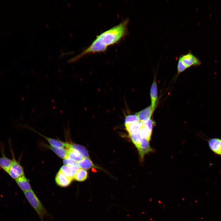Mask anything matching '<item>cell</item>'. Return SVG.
I'll return each instance as SVG.
<instances>
[{"mask_svg":"<svg viewBox=\"0 0 221 221\" xmlns=\"http://www.w3.org/2000/svg\"><path fill=\"white\" fill-rule=\"evenodd\" d=\"M129 22V19L126 18L97 35L88 47L81 53L69 59L68 62H74L87 54L104 52L109 46L118 43L128 34Z\"/></svg>","mask_w":221,"mask_h":221,"instance_id":"obj_1","label":"cell"},{"mask_svg":"<svg viewBox=\"0 0 221 221\" xmlns=\"http://www.w3.org/2000/svg\"><path fill=\"white\" fill-rule=\"evenodd\" d=\"M25 195L31 206L35 210L42 221L47 216L48 213L45 209L32 189L24 192Z\"/></svg>","mask_w":221,"mask_h":221,"instance_id":"obj_2","label":"cell"},{"mask_svg":"<svg viewBox=\"0 0 221 221\" xmlns=\"http://www.w3.org/2000/svg\"><path fill=\"white\" fill-rule=\"evenodd\" d=\"M10 151L12 154V158L11 159V165L6 173L12 178L16 179L18 177L25 175L23 168L19 161L16 159L11 145H10Z\"/></svg>","mask_w":221,"mask_h":221,"instance_id":"obj_3","label":"cell"},{"mask_svg":"<svg viewBox=\"0 0 221 221\" xmlns=\"http://www.w3.org/2000/svg\"><path fill=\"white\" fill-rule=\"evenodd\" d=\"M179 59L182 61L188 68L192 66L200 65L201 64L200 60L194 55L191 51H189L185 54L181 55L179 56Z\"/></svg>","mask_w":221,"mask_h":221,"instance_id":"obj_4","label":"cell"},{"mask_svg":"<svg viewBox=\"0 0 221 221\" xmlns=\"http://www.w3.org/2000/svg\"><path fill=\"white\" fill-rule=\"evenodd\" d=\"M209 147L215 154L221 157V138H213L208 140Z\"/></svg>","mask_w":221,"mask_h":221,"instance_id":"obj_5","label":"cell"},{"mask_svg":"<svg viewBox=\"0 0 221 221\" xmlns=\"http://www.w3.org/2000/svg\"><path fill=\"white\" fill-rule=\"evenodd\" d=\"M137 148L142 159H143L146 154L153 151L150 145L149 141L144 138L142 139Z\"/></svg>","mask_w":221,"mask_h":221,"instance_id":"obj_6","label":"cell"},{"mask_svg":"<svg viewBox=\"0 0 221 221\" xmlns=\"http://www.w3.org/2000/svg\"><path fill=\"white\" fill-rule=\"evenodd\" d=\"M73 180L65 176L60 170L57 173L55 177V180L57 184L62 187L68 186Z\"/></svg>","mask_w":221,"mask_h":221,"instance_id":"obj_7","label":"cell"},{"mask_svg":"<svg viewBox=\"0 0 221 221\" xmlns=\"http://www.w3.org/2000/svg\"><path fill=\"white\" fill-rule=\"evenodd\" d=\"M154 112L151 106H149L137 113L135 115L139 120L142 123L145 122L151 118Z\"/></svg>","mask_w":221,"mask_h":221,"instance_id":"obj_8","label":"cell"},{"mask_svg":"<svg viewBox=\"0 0 221 221\" xmlns=\"http://www.w3.org/2000/svg\"><path fill=\"white\" fill-rule=\"evenodd\" d=\"M0 151L2 157H0V167L6 172L11 165L12 160L6 156L2 144L1 145Z\"/></svg>","mask_w":221,"mask_h":221,"instance_id":"obj_9","label":"cell"},{"mask_svg":"<svg viewBox=\"0 0 221 221\" xmlns=\"http://www.w3.org/2000/svg\"><path fill=\"white\" fill-rule=\"evenodd\" d=\"M151 107L154 111L157 99V88L156 79L154 78L150 90Z\"/></svg>","mask_w":221,"mask_h":221,"instance_id":"obj_10","label":"cell"},{"mask_svg":"<svg viewBox=\"0 0 221 221\" xmlns=\"http://www.w3.org/2000/svg\"><path fill=\"white\" fill-rule=\"evenodd\" d=\"M15 180L18 186L23 192L32 189L29 181L25 175L18 177Z\"/></svg>","mask_w":221,"mask_h":221,"instance_id":"obj_11","label":"cell"},{"mask_svg":"<svg viewBox=\"0 0 221 221\" xmlns=\"http://www.w3.org/2000/svg\"><path fill=\"white\" fill-rule=\"evenodd\" d=\"M67 143V148L70 147L76 150L82 155L83 158H90L88 152L84 146L76 144L69 143Z\"/></svg>","mask_w":221,"mask_h":221,"instance_id":"obj_12","label":"cell"},{"mask_svg":"<svg viewBox=\"0 0 221 221\" xmlns=\"http://www.w3.org/2000/svg\"><path fill=\"white\" fill-rule=\"evenodd\" d=\"M66 149L68 157L77 162L84 158L75 149L70 147L67 148Z\"/></svg>","mask_w":221,"mask_h":221,"instance_id":"obj_13","label":"cell"},{"mask_svg":"<svg viewBox=\"0 0 221 221\" xmlns=\"http://www.w3.org/2000/svg\"><path fill=\"white\" fill-rule=\"evenodd\" d=\"M38 134L43 137L49 143L51 146L53 147L56 148H67V143L46 137L40 133H38Z\"/></svg>","mask_w":221,"mask_h":221,"instance_id":"obj_14","label":"cell"},{"mask_svg":"<svg viewBox=\"0 0 221 221\" xmlns=\"http://www.w3.org/2000/svg\"><path fill=\"white\" fill-rule=\"evenodd\" d=\"M77 164L80 169L88 170L93 167L97 168L95 165L90 158H84L82 160L77 162Z\"/></svg>","mask_w":221,"mask_h":221,"instance_id":"obj_15","label":"cell"},{"mask_svg":"<svg viewBox=\"0 0 221 221\" xmlns=\"http://www.w3.org/2000/svg\"><path fill=\"white\" fill-rule=\"evenodd\" d=\"M126 129L129 134L139 130L143 126L142 122L139 121L129 123H125Z\"/></svg>","mask_w":221,"mask_h":221,"instance_id":"obj_16","label":"cell"},{"mask_svg":"<svg viewBox=\"0 0 221 221\" xmlns=\"http://www.w3.org/2000/svg\"><path fill=\"white\" fill-rule=\"evenodd\" d=\"M88 173L84 169H79L75 174L73 179L82 182L85 180L87 178Z\"/></svg>","mask_w":221,"mask_h":221,"instance_id":"obj_17","label":"cell"},{"mask_svg":"<svg viewBox=\"0 0 221 221\" xmlns=\"http://www.w3.org/2000/svg\"><path fill=\"white\" fill-rule=\"evenodd\" d=\"M46 146L60 158L64 159L68 157L66 149L64 148H56L49 145H47Z\"/></svg>","mask_w":221,"mask_h":221,"instance_id":"obj_18","label":"cell"},{"mask_svg":"<svg viewBox=\"0 0 221 221\" xmlns=\"http://www.w3.org/2000/svg\"><path fill=\"white\" fill-rule=\"evenodd\" d=\"M129 136L137 148L143 139L140 134L139 130L129 134Z\"/></svg>","mask_w":221,"mask_h":221,"instance_id":"obj_19","label":"cell"},{"mask_svg":"<svg viewBox=\"0 0 221 221\" xmlns=\"http://www.w3.org/2000/svg\"><path fill=\"white\" fill-rule=\"evenodd\" d=\"M60 171L66 176L74 179L73 177L75 173L70 167L64 165L61 167Z\"/></svg>","mask_w":221,"mask_h":221,"instance_id":"obj_20","label":"cell"},{"mask_svg":"<svg viewBox=\"0 0 221 221\" xmlns=\"http://www.w3.org/2000/svg\"><path fill=\"white\" fill-rule=\"evenodd\" d=\"M139 130L142 138H145L150 141L152 132L150 131L143 125Z\"/></svg>","mask_w":221,"mask_h":221,"instance_id":"obj_21","label":"cell"},{"mask_svg":"<svg viewBox=\"0 0 221 221\" xmlns=\"http://www.w3.org/2000/svg\"><path fill=\"white\" fill-rule=\"evenodd\" d=\"M139 120L136 115H128L126 117L125 119V123H129L139 121Z\"/></svg>","mask_w":221,"mask_h":221,"instance_id":"obj_22","label":"cell"},{"mask_svg":"<svg viewBox=\"0 0 221 221\" xmlns=\"http://www.w3.org/2000/svg\"><path fill=\"white\" fill-rule=\"evenodd\" d=\"M187 68H188L183 63L182 61L178 59L177 66V74H180Z\"/></svg>","mask_w":221,"mask_h":221,"instance_id":"obj_23","label":"cell"},{"mask_svg":"<svg viewBox=\"0 0 221 221\" xmlns=\"http://www.w3.org/2000/svg\"><path fill=\"white\" fill-rule=\"evenodd\" d=\"M142 123L150 131L152 132L153 127L154 124V122L152 119L150 118L147 121Z\"/></svg>","mask_w":221,"mask_h":221,"instance_id":"obj_24","label":"cell"},{"mask_svg":"<svg viewBox=\"0 0 221 221\" xmlns=\"http://www.w3.org/2000/svg\"><path fill=\"white\" fill-rule=\"evenodd\" d=\"M63 163L65 165L69 166H72L77 165V162L69 157L64 159Z\"/></svg>","mask_w":221,"mask_h":221,"instance_id":"obj_25","label":"cell"}]
</instances>
